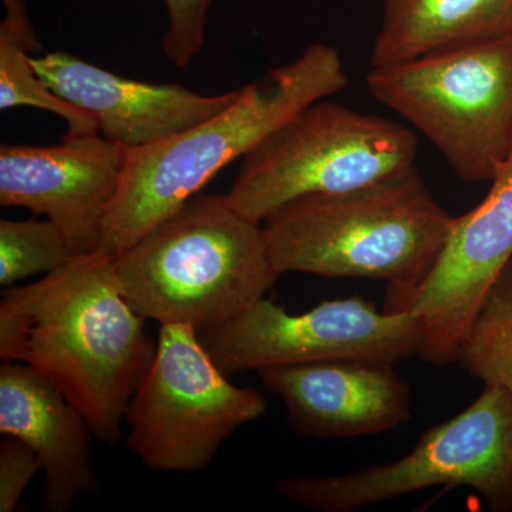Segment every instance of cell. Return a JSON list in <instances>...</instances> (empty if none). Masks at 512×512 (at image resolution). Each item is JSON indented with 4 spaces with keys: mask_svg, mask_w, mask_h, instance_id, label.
Returning a JSON list of instances; mask_svg holds the SVG:
<instances>
[{
    "mask_svg": "<svg viewBox=\"0 0 512 512\" xmlns=\"http://www.w3.org/2000/svg\"><path fill=\"white\" fill-rule=\"evenodd\" d=\"M146 320L121 293L114 256L97 249L3 292L0 359L35 369L113 446L156 356Z\"/></svg>",
    "mask_w": 512,
    "mask_h": 512,
    "instance_id": "cell-1",
    "label": "cell"
},
{
    "mask_svg": "<svg viewBox=\"0 0 512 512\" xmlns=\"http://www.w3.org/2000/svg\"><path fill=\"white\" fill-rule=\"evenodd\" d=\"M453 220L413 165L353 190L296 198L262 228L279 275L384 281L386 311L400 312L436 265Z\"/></svg>",
    "mask_w": 512,
    "mask_h": 512,
    "instance_id": "cell-2",
    "label": "cell"
},
{
    "mask_svg": "<svg viewBox=\"0 0 512 512\" xmlns=\"http://www.w3.org/2000/svg\"><path fill=\"white\" fill-rule=\"evenodd\" d=\"M348 83L339 50L313 43L298 59L239 89L237 100L217 116L154 146L131 150L119 195L104 222L100 251L110 256L126 251L222 168Z\"/></svg>",
    "mask_w": 512,
    "mask_h": 512,
    "instance_id": "cell-3",
    "label": "cell"
},
{
    "mask_svg": "<svg viewBox=\"0 0 512 512\" xmlns=\"http://www.w3.org/2000/svg\"><path fill=\"white\" fill-rule=\"evenodd\" d=\"M117 284L134 311L200 332L235 318L279 278L262 224L227 194H195L114 256Z\"/></svg>",
    "mask_w": 512,
    "mask_h": 512,
    "instance_id": "cell-4",
    "label": "cell"
},
{
    "mask_svg": "<svg viewBox=\"0 0 512 512\" xmlns=\"http://www.w3.org/2000/svg\"><path fill=\"white\" fill-rule=\"evenodd\" d=\"M367 89L466 183L491 181L512 148V39L372 67Z\"/></svg>",
    "mask_w": 512,
    "mask_h": 512,
    "instance_id": "cell-5",
    "label": "cell"
},
{
    "mask_svg": "<svg viewBox=\"0 0 512 512\" xmlns=\"http://www.w3.org/2000/svg\"><path fill=\"white\" fill-rule=\"evenodd\" d=\"M417 153L419 141L409 128L318 100L242 158L227 197L262 224L296 198L353 190L413 167Z\"/></svg>",
    "mask_w": 512,
    "mask_h": 512,
    "instance_id": "cell-6",
    "label": "cell"
},
{
    "mask_svg": "<svg viewBox=\"0 0 512 512\" xmlns=\"http://www.w3.org/2000/svg\"><path fill=\"white\" fill-rule=\"evenodd\" d=\"M470 487L494 511L512 510V394L497 384L464 412L437 424L410 453L339 476L279 478L293 504L318 512H352L436 487Z\"/></svg>",
    "mask_w": 512,
    "mask_h": 512,
    "instance_id": "cell-7",
    "label": "cell"
},
{
    "mask_svg": "<svg viewBox=\"0 0 512 512\" xmlns=\"http://www.w3.org/2000/svg\"><path fill=\"white\" fill-rule=\"evenodd\" d=\"M229 379L197 329L161 325L156 356L127 407L128 448L150 470H205L239 427L266 413L262 394Z\"/></svg>",
    "mask_w": 512,
    "mask_h": 512,
    "instance_id": "cell-8",
    "label": "cell"
},
{
    "mask_svg": "<svg viewBox=\"0 0 512 512\" xmlns=\"http://www.w3.org/2000/svg\"><path fill=\"white\" fill-rule=\"evenodd\" d=\"M423 336L412 312H380L362 298L323 301L298 315L262 298L235 318L198 332L228 377L349 357L397 363L419 357Z\"/></svg>",
    "mask_w": 512,
    "mask_h": 512,
    "instance_id": "cell-9",
    "label": "cell"
},
{
    "mask_svg": "<svg viewBox=\"0 0 512 512\" xmlns=\"http://www.w3.org/2000/svg\"><path fill=\"white\" fill-rule=\"evenodd\" d=\"M512 259V148L487 197L454 217L443 252L404 303L420 319L419 357L434 366L457 362L485 296Z\"/></svg>",
    "mask_w": 512,
    "mask_h": 512,
    "instance_id": "cell-10",
    "label": "cell"
},
{
    "mask_svg": "<svg viewBox=\"0 0 512 512\" xmlns=\"http://www.w3.org/2000/svg\"><path fill=\"white\" fill-rule=\"evenodd\" d=\"M130 148L100 133L66 134L56 146H0V205L55 222L76 256L101 244L126 175Z\"/></svg>",
    "mask_w": 512,
    "mask_h": 512,
    "instance_id": "cell-11",
    "label": "cell"
},
{
    "mask_svg": "<svg viewBox=\"0 0 512 512\" xmlns=\"http://www.w3.org/2000/svg\"><path fill=\"white\" fill-rule=\"evenodd\" d=\"M262 386L285 404L293 430L350 440L397 429L412 417L409 383L386 360H323L264 367Z\"/></svg>",
    "mask_w": 512,
    "mask_h": 512,
    "instance_id": "cell-12",
    "label": "cell"
},
{
    "mask_svg": "<svg viewBox=\"0 0 512 512\" xmlns=\"http://www.w3.org/2000/svg\"><path fill=\"white\" fill-rule=\"evenodd\" d=\"M30 63L53 93L96 120L100 134L130 150L190 130L227 109L239 94L238 89L207 96L181 84L138 82L60 50Z\"/></svg>",
    "mask_w": 512,
    "mask_h": 512,
    "instance_id": "cell-13",
    "label": "cell"
},
{
    "mask_svg": "<svg viewBox=\"0 0 512 512\" xmlns=\"http://www.w3.org/2000/svg\"><path fill=\"white\" fill-rule=\"evenodd\" d=\"M0 433L25 441L42 461L45 507L66 512L96 487L92 426L83 413L35 369L0 366Z\"/></svg>",
    "mask_w": 512,
    "mask_h": 512,
    "instance_id": "cell-14",
    "label": "cell"
},
{
    "mask_svg": "<svg viewBox=\"0 0 512 512\" xmlns=\"http://www.w3.org/2000/svg\"><path fill=\"white\" fill-rule=\"evenodd\" d=\"M512 39V0H383L370 67Z\"/></svg>",
    "mask_w": 512,
    "mask_h": 512,
    "instance_id": "cell-15",
    "label": "cell"
},
{
    "mask_svg": "<svg viewBox=\"0 0 512 512\" xmlns=\"http://www.w3.org/2000/svg\"><path fill=\"white\" fill-rule=\"evenodd\" d=\"M2 2L5 18L0 23V109L35 107L66 121L67 134L99 133L90 114L53 93L33 70L30 53L40 45L25 0Z\"/></svg>",
    "mask_w": 512,
    "mask_h": 512,
    "instance_id": "cell-16",
    "label": "cell"
},
{
    "mask_svg": "<svg viewBox=\"0 0 512 512\" xmlns=\"http://www.w3.org/2000/svg\"><path fill=\"white\" fill-rule=\"evenodd\" d=\"M457 362L471 376L512 394V259L485 296Z\"/></svg>",
    "mask_w": 512,
    "mask_h": 512,
    "instance_id": "cell-17",
    "label": "cell"
},
{
    "mask_svg": "<svg viewBox=\"0 0 512 512\" xmlns=\"http://www.w3.org/2000/svg\"><path fill=\"white\" fill-rule=\"evenodd\" d=\"M76 258L62 229L50 220L0 221V285L12 288L50 274Z\"/></svg>",
    "mask_w": 512,
    "mask_h": 512,
    "instance_id": "cell-18",
    "label": "cell"
},
{
    "mask_svg": "<svg viewBox=\"0 0 512 512\" xmlns=\"http://www.w3.org/2000/svg\"><path fill=\"white\" fill-rule=\"evenodd\" d=\"M214 3L215 0H164L168 28L161 47L174 66L187 67L201 52Z\"/></svg>",
    "mask_w": 512,
    "mask_h": 512,
    "instance_id": "cell-19",
    "label": "cell"
},
{
    "mask_svg": "<svg viewBox=\"0 0 512 512\" xmlns=\"http://www.w3.org/2000/svg\"><path fill=\"white\" fill-rule=\"evenodd\" d=\"M43 470L42 461L25 441L3 436L0 441V512L18 510L20 498Z\"/></svg>",
    "mask_w": 512,
    "mask_h": 512,
    "instance_id": "cell-20",
    "label": "cell"
}]
</instances>
